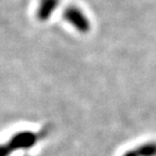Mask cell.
Returning a JSON list of instances; mask_svg holds the SVG:
<instances>
[{
    "label": "cell",
    "instance_id": "1",
    "mask_svg": "<svg viewBox=\"0 0 156 156\" xmlns=\"http://www.w3.org/2000/svg\"><path fill=\"white\" fill-rule=\"evenodd\" d=\"M37 142V136L32 131H21L15 133L1 149V156H9L16 150L30 149Z\"/></svg>",
    "mask_w": 156,
    "mask_h": 156
},
{
    "label": "cell",
    "instance_id": "2",
    "mask_svg": "<svg viewBox=\"0 0 156 156\" xmlns=\"http://www.w3.org/2000/svg\"><path fill=\"white\" fill-rule=\"evenodd\" d=\"M63 17L77 32L87 34L91 29V22L80 8L76 5H67L63 12Z\"/></svg>",
    "mask_w": 156,
    "mask_h": 156
},
{
    "label": "cell",
    "instance_id": "3",
    "mask_svg": "<svg viewBox=\"0 0 156 156\" xmlns=\"http://www.w3.org/2000/svg\"><path fill=\"white\" fill-rule=\"evenodd\" d=\"M58 5L60 0H39L38 9L36 12L37 19L40 22H47L56 11Z\"/></svg>",
    "mask_w": 156,
    "mask_h": 156
},
{
    "label": "cell",
    "instance_id": "4",
    "mask_svg": "<svg viewBox=\"0 0 156 156\" xmlns=\"http://www.w3.org/2000/svg\"><path fill=\"white\" fill-rule=\"evenodd\" d=\"M139 156H156V142H144L134 149Z\"/></svg>",
    "mask_w": 156,
    "mask_h": 156
},
{
    "label": "cell",
    "instance_id": "5",
    "mask_svg": "<svg viewBox=\"0 0 156 156\" xmlns=\"http://www.w3.org/2000/svg\"><path fill=\"white\" fill-rule=\"evenodd\" d=\"M122 156H139V155H138L136 150H129V151L125 152V153L122 154Z\"/></svg>",
    "mask_w": 156,
    "mask_h": 156
}]
</instances>
